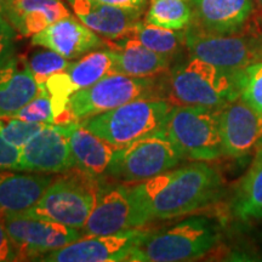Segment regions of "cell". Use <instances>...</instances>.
Returning a JSON list of instances; mask_svg holds the SVG:
<instances>
[{
	"instance_id": "cell-17",
	"label": "cell",
	"mask_w": 262,
	"mask_h": 262,
	"mask_svg": "<svg viewBox=\"0 0 262 262\" xmlns=\"http://www.w3.org/2000/svg\"><path fill=\"white\" fill-rule=\"evenodd\" d=\"M75 17L107 39L118 40L131 34L141 21L143 9H122L98 3L97 0H67Z\"/></svg>"
},
{
	"instance_id": "cell-13",
	"label": "cell",
	"mask_w": 262,
	"mask_h": 262,
	"mask_svg": "<svg viewBox=\"0 0 262 262\" xmlns=\"http://www.w3.org/2000/svg\"><path fill=\"white\" fill-rule=\"evenodd\" d=\"M224 156L243 158L262 149V113L239 96L220 108Z\"/></svg>"
},
{
	"instance_id": "cell-9",
	"label": "cell",
	"mask_w": 262,
	"mask_h": 262,
	"mask_svg": "<svg viewBox=\"0 0 262 262\" xmlns=\"http://www.w3.org/2000/svg\"><path fill=\"white\" fill-rule=\"evenodd\" d=\"M185 47L191 56L224 70H245L262 61V34L251 28L235 34H214L191 25L185 29Z\"/></svg>"
},
{
	"instance_id": "cell-7",
	"label": "cell",
	"mask_w": 262,
	"mask_h": 262,
	"mask_svg": "<svg viewBox=\"0 0 262 262\" xmlns=\"http://www.w3.org/2000/svg\"><path fill=\"white\" fill-rule=\"evenodd\" d=\"M183 157L163 130L119 147L106 175L123 183H140L171 170Z\"/></svg>"
},
{
	"instance_id": "cell-32",
	"label": "cell",
	"mask_w": 262,
	"mask_h": 262,
	"mask_svg": "<svg viewBox=\"0 0 262 262\" xmlns=\"http://www.w3.org/2000/svg\"><path fill=\"white\" fill-rule=\"evenodd\" d=\"M11 261H19V258L6 229L4 215H0V262Z\"/></svg>"
},
{
	"instance_id": "cell-20",
	"label": "cell",
	"mask_w": 262,
	"mask_h": 262,
	"mask_svg": "<svg viewBox=\"0 0 262 262\" xmlns=\"http://www.w3.org/2000/svg\"><path fill=\"white\" fill-rule=\"evenodd\" d=\"M71 15L62 0H6L3 12L18 34L31 38Z\"/></svg>"
},
{
	"instance_id": "cell-12",
	"label": "cell",
	"mask_w": 262,
	"mask_h": 262,
	"mask_svg": "<svg viewBox=\"0 0 262 262\" xmlns=\"http://www.w3.org/2000/svg\"><path fill=\"white\" fill-rule=\"evenodd\" d=\"M145 231L126 229L108 235H85L66 247L41 255L37 261L44 262H119L129 261Z\"/></svg>"
},
{
	"instance_id": "cell-35",
	"label": "cell",
	"mask_w": 262,
	"mask_h": 262,
	"mask_svg": "<svg viewBox=\"0 0 262 262\" xmlns=\"http://www.w3.org/2000/svg\"><path fill=\"white\" fill-rule=\"evenodd\" d=\"M5 2H6V0H0V16H3V12H4Z\"/></svg>"
},
{
	"instance_id": "cell-14",
	"label": "cell",
	"mask_w": 262,
	"mask_h": 262,
	"mask_svg": "<svg viewBox=\"0 0 262 262\" xmlns=\"http://www.w3.org/2000/svg\"><path fill=\"white\" fill-rule=\"evenodd\" d=\"M74 168L64 125L47 124L21 149L19 170L39 173L64 172Z\"/></svg>"
},
{
	"instance_id": "cell-34",
	"label": "cell",
	"mask_w": 262,
	"mask_h": 262,
	"mask_svg": "<svg viewBox=\"0 0 262 262\" xmlns=\"http://www.w3.org/2000/svg\"><path fill=\"white\" fill-rule=\"evenodd\" d=\"M257 11H262V0H254Z\"/></svg>"
},
{
	"instance_id": "cell-18",
	"label": "cell",
	"mask_w": 262,
	"mask_h": 262,
	"mask_svg": "<svg viewBox=\"0 0 262 262\" xmlns=\"http://www.w3.org/2000/svg\"><path fill=\"white\" fill-rule=\"evenodd\" d=\"M75 168L95 178L106 175L116 150L119 147L97 136L81 122L66 124Z\"/></svg>"
},
{
	"instance_id": "cell-10",
	"label": "cell",
	"mask_w": 262,
	"mask_h": 262,
	"mask_svg": "<svg viewBox=\"0 0 262 262\" xmlns=\"http://www.w3.org/2000/svg\"><path fill=\"white\" fill-rule=\"evenodd\" d=\"M4 221L19 261H37L41 255L63 248L83 235L77 228L42 220L25 212L5 214Z\"/></svg>"
},
{
	"instance_id": "cell-25",
	"label": "cell",
	"mask_w": 262,
	"mask_h": 262,
	"mask_svg": "<svg viewBox=\"0 0 262 262\" xmlns=\"http://www.w3.org/2000/svg\"><path fill=\"white\" fill-rule=\"evenodd\" d=\"M130 35L150 50L171 60L185 45V31H172L147 24L146 21L137 22Z\"/></svg>"
},
{
	"instance_id": "cell-16",
	"label": "cell",
	"mask_w": 262,
	"mask_h": 262,
	"mask_svg": "<svg viewBox=\"0 0 262 262\" xmlns=\"http://www.w3.org/2000/svg\"><path fill=\"white\" fill-rule=\"evenodd\" d=\"M32 45L49 49L67 60L84 56L88 52L103 48L106 41L86 27L79 18L67 16L32 37Z\"/></svg>"
},
{
	"instance_id": "cell-6",
	"label": "cell",
	"mask_w": 262,
	"mask_h": 262,
	"mask_svg": "<svg viewBox=\"0 0 262 262\" xmlns=\"http://www.w3.org/2000/svg\"><path fill=\"white\" fill-rule=\"evenodd\" d=\"M171 107L160 97L137 98L81 123L97 136L123 147L162 130Z\"/></svg>"
},
{
	"instance_id": "cell-11",
	"label": "cell",
	"mask_w": 262,
	"mask_h": 262,
	"mask_svg": "<svg viewBox=\"0 0 262 262\" xmlns=\"http://www.w3.org/2000/svg\"><path fill=\"white\" fill-rule=\"evenodd\" d=\"M143 226L129 183L101 182L83 234L108 235Z\"/></svg>"
},
{
	"instance_id": "cell-24",
	"label": "cell",
	"mask_w": 262,
	"mask_h": 262,
	"mask_svg": "<svg viewBox=\"0 0 262 262\" xmlns=\"http://www.w3.org/2000/svg\"><path fill=\"white\" fill-rule=\"evenodd\" d=\"M145 21L172 31H185L193 22L191 0H152Z\"/></svg>"
},
{
	"instance_id": "cell-4",
	"label": "cell",
	"mask_w": 262,
	"mask_h": 262,
	"mask_svg": "<svg viewBox=\"0 0 262 262\" xmlns=\"http://www.w3.org/2000/svg\"><path fill=\"white\" fill-rule=\"evenodd\" d=\"M100 185V179L74 166V169L62 172L60 178H55L41 198L24 212L83 229L94 208Z\"/></svg>"
},
{
	"instance_id": "cell-2",
	"label": "cell",
	"mask_w": 262,
	"mask_h": 262,
	"mask_svg": "<svg viewBox=\"0 0 262 262\" xmlns=\"http://www.w3.org/2000/svg\"><path fill=\"white\" fill-rule=\"evenodd\" d=\"M243 70L229 71L191 56L158 78V97L172 106L221 108L241 96Z\"/></svg>"
},
{
	"instance_id": "cell-19",
	"label": "cell",
	"mask_w": 262,
	"mask_h": 262,
	"mask_svg": "<svg viewBox=\"0 0 262 262\" xmlns=\"http://www.w3.org/2000/svg\"><path fill=\"white\" fill-rule=\"evenodd\" d=\"M114 61V73L139 78H155L171 68V58L150 50L127 35L111 45Z\"/></svg>"
},
{
	"instance_id": "cell-21",
	"label": "cell",
	"mask_w": 262,
	"mask_h": 262,
	"mask_svg": "<svg viewBox=\"0 0 262 262\" xmlns=\"http://www.w3.org/2000/svg\"><path fill=\"white\" fill-rule=\"evenodd\" d=\"M49 173H18L0 170V215L31 209L54 181Z\"/></svg>"
},
{
	"instance_id": "cell-15",
	"label": "cell",
	"mask_w": 262,
	"mask_h": 262,
	"mask_svg": "<svg viewBox=\"0 0 262 262\" xmlns=\"http://www.w3.org/2000/svg\"><path fill=\"white\" fill-rule=\"evenodd\" d=\"M192 26L214 34H235L251 28L254 0H191Z\"/></svg>"
},
{
	"instance_id": "cell-3",
	"label": "cell",
	"mask_w": 262,
	"mask_h": 262,
	"mask_svg": "<svg viewBox=\"0 0 262 262\" xmlns=\"http://www.w3.org/2000/svg\"><path fill=\"white\" fill-rule=\"evenodd\" d=\"M221 239V226L210 217L194 215L159 229L145 231L131 251L133 262L192 261L205 256Z\"/></svg>"
},
{
	"instance_id": "cell-8",
	"label": "cell",
	"mask_w": 262,
	"mask_h": 262,
	"mask_svg": "<svg viewBox=\"0 0 262 262\" xmlns=\"http://www.w3.org/2000/svg\"><path fill=\"white\" fill-rule=\"evenodd\" d=\"M159 77L139 78L118 73L107 75L72 95L68 110L74 122H83L137 98L158 97Z\"/></svg>"
},
{
	"instance_id": "cell-23",
	"label": "cell",
	"mask_w": 262,
	"mask_h": 262,
	"mask_svg": "<svg viewBox=\"0 0 262 262\" xmlns=\"http://www.w3.org/2000/svg\"><path fill=\"white\" fill-rule=\"evenodd\" d=\"M229 210L241 221L262 220V149L234 187Z\"/></svg>"
},
{
	"instance_id": "cell-22",
	"label": "cell",
	"mask_w": 262,
	"mask_h": 262,
	"mask_svg": "<svg viewBox=\"0 0 262 262\" xmlns=\"http://www.w3.org/2000/svg\"><path fill=\"white\" fill-rule=\"evenodd\" d=\"M39 93V86L24 57L15 56L0 66V117L21 110Z\"/></svg>"
},
{
	"instance_id": "cell-31",
	"label": "cell",
	"mask_w": 262,
	"mask_h": 262,
	"mask_svg": "<svg viewBox=\"0 0 262 262\" xmlns=\"http://www.w3.org/2000/svg\"><path fill=\"white\" fill-rule=\"evenodd\" d=\"M21 149L10 143L0 131V170H19Z\"/></svg>"
},
{
	"instance_id": "cell-28",
	"label": "cell",
	"mask_w": 262,
	"mask_h": 262,
	"mask_svg": "<svg viewBox=\"0 0 262 262\" xmlns=\"http://www.w3.org/2000/svg\"><path fill=\"white\" fill-rule=\"evenodd\" d=\"M12 117L32 123L54 124L52 101L47 86L39 88V93Z\"/></svg>"
},
{
	"instance_id": "cell-5",
	"label": "cell",
	"mask_w": 262,
	"mask_h": 262,
	"mask_svg": "<svg viewBox=\"0 0 262 262\" xmlns=\"http://www.w3.org/2000/svg\"><path fill=\"white\" fill-rule=\"evenodd\" d=\"M162 130L183 159L212 162L224 156L220 108L172 106Z\"/></svg>"
},
{
	"instance_id": "cell-27",
	"label": "cell",
	"mask_w": 262,
	"mask_h": 262,
	"mask_svg": "<svg viewBox=\"0 0 262 262\" xmlns=\"http://www.w3.org/2000/svg\"><path fill=\"white\" fill-rule=\"evenodd\" d=\"M47 124L32 123L12 116L0 117V131L10 143L22 149Z\"/></svg>"
},
{
	"instance_id": "cell-1",
	"label": "cell",
	"mask_w": 262,
	"mask_h": 262,
	"mask_svg": "<svg viewBox=\"0 0 262 262\" xmlns=\"http://www.w3.org/2000/svg\"><path fill=\"white\" fill-rule=\"evenodd\" d=\"M130 186L145 225L192 214L225 193L224 176L209 162H193Z\"/></svg>"
},
{
	"instance_id": "cell-30",
	"label": "cell",
	"mask_w": 262,
	"mask_h": 262,
	"mask_svg": "<svg viewBox=\"0 0 262 262\" xmlns=\"http://www.w3.org/2000/svg\"><path fill=\"white\" fill-rule=\"evenodd\" d=\"M16 29L4 16H0V66L8 63L16 56Z\"/></svg>"
},
{
	"instance_id": "cell-33",
	"label": "cell",
	"mask_w": 262,
	"mask_h": 262,
	"mask_svg": "<svg viewBox=\"0 0 262 262\" xmlns=\"http://www.w3.org/2000/svg\"><path fill=\"white\" fill-rule=\"evenodd\" d=\"M97 2L122 9H143L147 0H97Z\"/></svg>"
},
{
	"instance_id": "cell-29",
	"label": "cell",
	"mask_w": 262,
	"mask_h": 262,
	"mask_svg": "<svg viewBox=\"0 0 262 262\" xmlns=\"http://www.w3.org/2000/svg\"><path fill=\"white\" fill-rule=\"evenodd\" d=\"M241 97L262 113V61L243 70Z\"/></svg>"
},
{
	"instance_id": "cell-26",
	"label": "cell",
	"mask_w": 262,
	"mask_h": 262,
	"mask_svg": "<svg viewBox=\"0 0 262 262\" xmlns=\"http://www.w3.org/2000/svg\"><path fill=\"white\" fill-rule=\"evenodd\" d=\"M27 62L39 88L45 86L51 75L66 71L71 63L67 58L49 49L34 52Z\"/></svg>"
}]
</instances>
